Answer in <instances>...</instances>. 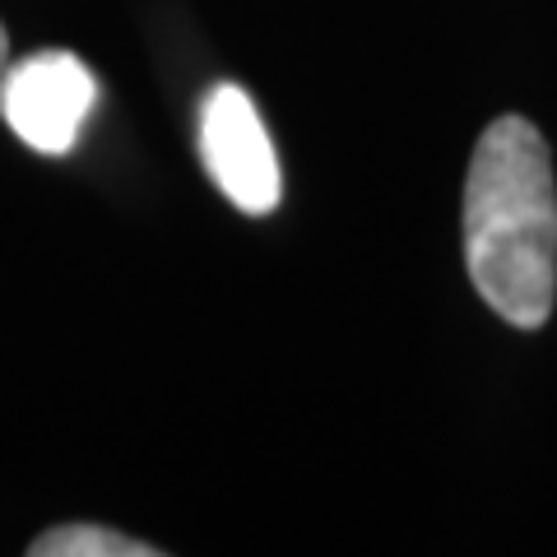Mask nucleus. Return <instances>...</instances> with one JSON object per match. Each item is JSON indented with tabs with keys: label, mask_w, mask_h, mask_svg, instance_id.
Listing matches in <instances>:
<instances>
[{
	"label": "nucleus",
	"mask_w": 557,
	"mask_h": 557,
	"mask_svg": "<svg viewBox=\"0 0 557 557\" xmlns=\"http://www.w3.org/2000/svg\"><path fill=\"white\" fill-rule=\"evenodd\" d=\"M465 265L507 325L539 330L557 298V186L548 145L525 116L479 135L465 177Z\"/></svg>",
	"instance_id": "nucleus-1"
},
{
	"label": "nucleus",
	"mask_w": 557,
	"mask_h": 557,
	"mask_svg": "<svg viewBox=\"0 0 557 557\" xmlns=\"http://www.w3.org/2000/svg\"><path fill=\"white\" fill-rule=\"evenodd\" d=\"M98 102V79L75 51H38L0 70V116L28 149L61 159Z\"/></svg>",
	"instance_id": "nucleus-2"
},
{
	"label": "nucleus",
	"mask_w": 557,
	"mask_h": 557,
	"mask_svg": "<svg viewBox=\"0 0 557 557\" xmlns=\"http://www.w3.org/2000/svg\"><path fill=\"white\" fill-rule=\"evenodd\" d=\"M200 159L205 172L242 214H270L278 205V159L256 102L237 84H219L200 108Z\"/></svg>",
	"instance_id": "nucleus-3"
},
{
	"label": "nucleus",
	"mask_w": 557,
	"mask_h": 557,
	"mask_svg": "<svg viewBox=\"0 0 557 557\" xmlns=\"http://www.w3.org/2000/svg\"><path fill=\"white\" fill-rule=\"evenodd\" d=\"M33 557H159L153 544H139L131 534L108 525H57L28 544Z\"/></svg>",
	"instance_id": "nucleus-4"
},
{
	"label": "nucleus",
	"mask_w": 557,
	"mask_h": 557,
	"mask_svg": "<svg viewBox=\"0 0 557 557\" xmlns=\"http://www.w3.org/2000/svg\"><path fill=\"white\" fill-rule=\"evenodd\" d=\"M5 57H10V38H5V24H0V70H5Z\"/></svg>",
	"instance_id": "nucleus-5"
}]
</instances>
